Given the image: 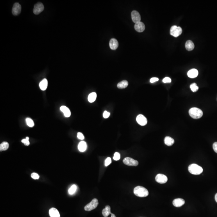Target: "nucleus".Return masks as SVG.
<instances>
[{"label":"nucleus","instance_id":"obj_1","mask_svg":"<svg viewBox=\"0 0 217 217\" xmlns=\"http://www.w3.org/2000/svg\"><path fill=\"white\" fill-rule=\"evenodd\" d=\"M133 193L136 196L140 197H146L149 194L148 190L140 186H137L134 188Z\"/></svg>","mask_w":217,"mask_h":217},{"label":"nucleus","instance_id":"obj_2","mask_svg":"<svg viewBox=\"0 0 217 217\" xmlns=\"http://www.w3.org/2000/svg\"><path fill=\"white\" fill-rule=\"evenodd\" d=\"M188 170L190 173L194 175L201 174L203 172V168L196 164L190 165L188 166Z\"/></svg>","mask_w":217,"mask_h":217},{"label":"nucleus","instance_id":"obj_3","mask_svg":"<svg viewBox=\"0 0 217 217\" xmlns=\"http://www.w3.org/2000/svg\"><path fill=\"white\" fill-rule=\"evenodd\" d=\"M189 114L192 118L195 119H198L202 117L203 112L201 110L198 108L193 107L189 110Z\"/></svg>","mask_w":217,"mask_h":217},{"label":"nucleus","instance_id":"obj_4","mask_svg":"<svg viewBox=\"0 0 217 217\" xmlns=\"http://www.w3.org/2000/svg\"><path fill=\"white\" fill-rule=\"evenodd\" d=\"M99 204V201L97 199L94 198L91 201L86 205L84 208L85 210L87 211H90L97 207Z\"/></svg>","mask_w":217,"mask_h":217},{"label":"nucleus","instance_id":"obj_5","mask_svg":"<svg viewBox=\"0 0 217 217\" xmlns=\"http://www.w3.org/2000/svg\"><path fill=\"white\" fill-rule=\"evenodd\" d=\"M183 30L180 27H177V26L174 25L171 27L170 30V34L174 37H177L181 35Z\"/></svg>","mask_w":217,"mask_h":217},{"label":"nucleus","instance_id":"obj_6","mask_svg":"<svg viewBox=\"0 0 217 217\" xmlns=\"http://www.w3.org/2000/svg\"><path fill=\"white\" fill-rule=\"evenodd\" d=\"M123 162L125 165L129 166H137L138 162L130 157H126L123 160Z\"/></svg>","mask_w":217,"mask_h":217},{"label":"nucleus","instance_id":"obj_7","mask_svg":"<svg viewBox=\"0 0 217 217\" xmlns=\"http://www.w3.org/2000/svg\"><path fill=\"white\" fill-rule=\"evenodd\" d=\"M44 9V5L41 3H38L35 5L33 12L35 15H38L42 12Z\"/></svg>","mask_w":217,"mask_h":217},{"label":"nucleus","instance_id":"obj_8","mask_svg":"<svg viewBox=\"0 0 217 217\" xmlns=\"http://www.w3.org/2000/svg\"><path fill=\"white\" fill-rule=\"evenodd\" d=\"M155 179L157 183L160 184L165 183L168 181L167 177L165 174H157L156 177Z\"/></svg>","mask_w":217,"mask_h":217},{"label":"nucleus","instance_id":"obj_9","mask_svg":"<svg viewBox=\"0 0 217 217\" xmlns=\"http://www.w3.org/2000/svg\"><path fill=\"white\" fill-rule=\"evenodd\" d=\"M136 121L139 124L142 126H145L148 122L146 118L142 114L138 115L136 117Z\"/></svg>","mask_w":217,"mask_h":217},{"label":"nucleus","instance_id":"obj_10","mask_svg":"<svg viewBox=\"0 0 217 217\" xmlns=\"http://www.w3.org/2000/svg\"><path fill=\"white\" fill-rule=\"evenodd\" d=\"M21 5L19 3H16L14 4L12 9V14L15 16L18 15L21 12Z\"/></svg>","mask_w":217,"mask_h":217},{"label":"nucleus","instance_id":"obj_11","mask_svg":"<svg viewBox=\"0 0 217 217\" xmlns=\"http://www.w3.org/2000/svg\"><path fill=\"white\" fill-rule=\"evenodd\" d=\"M131 18L133 21L136 23L140 22L141 21V16L139 12L136 11H133L131 13Z\"/></svg>","mask_w":217,"mask_h":217},{"label":"nucleus","instance_id":"obj_12","mask_svg":"<svg viewBox=\"0 0 217 217\" xmlns=\"http://www.w3.org/2000/svg\"><path fill=\"white\" fill-rule=\"evenodd\" d=\"M134 28L137 32H142L144 31L145 29V26L144 23L140 21L135 23L134 26Z\"/></svg>","mask_w":217,"mask_h":217},{"label":"nucleus","instance_id":"obj_13","mask_svg":"<svg viewBox=\"0 0 217 217\" xmlns=\"http://www.w3.org/2000/svg\"><path fill=\"white\" fill-rule=\"evenodd\" d=\"M185 203V201L183 199L181 198H177L174 199L172 202V204L174 206L176 207H180L184 205Z\"/></svg>","mask_w":217,"mask_h":217},{"label":"nucleus","instance_id":"obj_14","mask_svg":"<svg viewBox=\"0 0 217 217\" xmlns=\"http://www.w3.org/2000/svg\"><path fill=\"white\" fill-rule=\"evenodd\" d=\"M119 44L117 39L113 38L111 39L110 42V48L112 50H115L118 48Z\"/></svg>","mask_w":217,"mask_h":217},{"label":"nucleus","instance_id":"obj_15","mask_svg":"<svg viewBox=\"0 0 217 217\" xmlns=\"http://www.w3.org/2000/svg\"><path fill=\"white\" fill-rule=\"evenodd\" d=\"M49 214L51 217H60L59 211L55 208H51L49 210Z\"/></svg>","mask_w":217,"mask_h":217},{"label":"nucleus","instance_id":"obj_16","mask_svg":"<svg viewBox=\"0 0 217 217\" xmlns=\"http://www.w3.org/2000/svg\"><path fill=\"white\" fill-rule=\"evenodd\" d=\"M60 110L64 113V115L66 117H69L71 116V112L69 109L65 106H62L60 107Z\"/></svg>","mask_w":217,"mask_h":217},{"label":"nucleus","instance_id":"obj_17","mask_svg":"<svg viewBox=\"0 0 217 217\" xmlns=\"http://www.w3.org/2000/svg\"><path fill=\"white\" fill-rule=\"evenodd\" d=\"M198 75V71L196 69H192L188 71L187 75L190 78H195L197 77Z\"/></svg>","mask_w":217,"mask_h":217},{"label":"nucleus","instance_id":"obj_18","mask_svg":"<svg viewBox=\"0 0 217 217\" xmlns=\"http://www.w3.org/2000/svg\"><path fill=\"white\" fill-rule=\"evenodd\" d=\"M185 48L188 51H192L194 48V43L191 40H188L186 42L185 45Z\"/></svg>","mask_w":217,"mask_h":217},{"label":"nucleus","instance_id":"obj_19","mask_svg":"<svg viewBox=\"0 0 217 217\" xmlns=\"http://www.w3.org/2000/svg\"><path fill=\"white\" fill-rule=\"evenodd\" d=\"M165 143L168 146H171L174 144V140L173 138L169 136H167L164 140Z\"/></svg>","mask_w":217,"mask_h":217},{"label":"nucleus","instance_id":"obj_20","mask_svg":"<svg viewBox=\"0 0 217 217\" xmlns=\"http://www.w3.org/2000/svg\"><path fill=\"white\" fill-rule=\"evenodd\" d=\"M48 82L47 79H43L39 83V86L40 89L42 90H46L48 87Z\"/></svg>","mask_w":217,"mask_h":217},{"label":"nucleus","instance_id":"obj_21","mask_svg":"<svg viewBox=\"0 0 217 217\" xmlns=\"http://www.w3.org/2000/svg\"><path fill=\"white\" fill-rule=\"evenodd\" d=\"M87 144L84 141L80 142L78 145V149L81 152H84L87 149Z\"/></svg>","mask_w":217,"mask_h":217},{"label":"nucleus","instance_id":"obj_22","mask_svg":"<svg viewBox=\"0 0 217 217\" xmlns=\"http://www.w3.org/2000/svg\"><path fill=\"white\" fill-rule=\"evenodd\" d=\"M111 213L110 207L109 206H106L102 211V214L104 217H108Z\"/></svg>","mask_w":217,"mask_h":217},{"label":"nucleus","instance_id":"obj_23","mask_svg":"<svg viewBox=\"0 0 217 217\" xmlns=\"http://www.w3.org/2000/svg\"><path fill=\"white\" fill-rule=\"evenodd\" d=\"M128 85V83L126 80H124L123 81L119 82L117 85V87L119 89H125Z\"/></svg>","mask_w":217,"mask_h":217},{"label":"nucleus","instance_id":"obj_24","mask_svg":"<svg viewBox=\"0 0 217 217\" xmlns=\"http://www.w3.org/2000/svg\"><path fill=\"white\" fill-rule=\"evenodd\" d=\"M97 98V94L94 92H92L89 94L88 101L90 103H93L95 101Z\"/></svg>","mask_w":217,"mask_h":217},{"label":"nucleus","instance_id":"obj_25","mask_svg":"<svg viewBox=\"0 0 217 217\" xmlns=\"http://www.w3.org/2000/svg\"><path fill=\"white\" fill-rule=\"evenodd\" d=\"M9 144L7 142H3L0 145V151H6L9 148Z\"/></svg>","mask_w":217,"mask_h":217},{"label":"nucleus","instance_id":"obj_26","mask_svg":"<svg viewBox=\"0 0 217 217\" xmlns=\"http://www.w3.org/2000/svg\"><path fill=\"white\" fill-rule=\"evenodd\" d=\"M26 123H27V125L28 126L32 128V127H33L34 126V122H33V121L32 119H31V118H26Z\"/></svg>","mask_w":217,"mask_h":217},{"label":"nucleus","instance_id":"obj_27","mask_svg":"<svg viewBox=\"0 0 217 217\" xmlns=\"http://www.w3.org/2000/svg\"><path fill=\"white\" fill-rule=\"evenodd\" d=\"M190 88L192 91L193 92H196L199 89V87L197 85V84L195 83H193L191 85Z\"/></svg>","mask_w":217,"mask_h":217},{"label":"nucleus","instance_id":"obj_28","mask_svg":"<svg viewBox=\"0 0 217 217\" xmlns=\"http://www.w3.org/2000/svg\"><path fill=\"white\" fill-rule=\"evenodd\" d=\"M76 190V186L75 185H73L72 186L69 190V193L70 194H73L75 192Z\"/></svg>","mask_w":217,"mask_h":217},{"label":"nucleus","instance_id":"obj_29","mask_svg":"<svg viewBox=\"0 0 217 217\" xmlns=\"http://www.w3.org/2000/svg\"><path fill=\"white\" fill-rule=\"evenodd\" d=\"M120 158V154L119 153H118V152H116L114 154V156L113 157V159L115 160H116V161H117V160H119Z\"/></svg>","mask_w":217,"mask_h":217},{"label":"nucleus","instance_id":"obj_30","mask_svg":"<svg viewBox=\"0 0 217 217\" xmlns=\"http://www.w3.org/2000/svg\"><path fill=\"white\" fill-rule=\"evenodd\" d=\"M112 163V159L110 157H108L107 159H106L105 161V166L106 167L108 166L110 164Z\"/></svg>","mask_w":217,"mask_h":217},{"label":"nucleus","instance_id":"obj_31","mask_svg":"<svg viewBox=\"0 0 217 217\" xmlns=\"http://www.w3.org/2000/svg\"><path fill=\"white\" fill-rule=\"evenodd\" d=\"M31 177L34 179H39V175L36 173H32L31 174Z\"/></svg>","mask_w":217,"mask_h":217},{"label":"nucleus","instance_id":"obj_32","mask_svg":"<svg viewBox=\"0 0 217 217\" xmlns=\"http://www.w3.org/2000/svg\"><path fill=\"white\" fill-rule=\"evenodd\" d=\"M162 82L164 83H170L171 82V80L169 77H166L163 79Z\"/></svg>","mask_w":217,"mask_h":217},{"label":"nucleus","instance_id":"obj_33","mask_svg":"<svg viewBox=\"0 0 217 217\" xmlns=\"http://www.w3.org/2000/svg\"><path fill=\"white\" fill-rule=\"evenodd\" d=\"M21 142H22V143H23L25 146H29L30 144L29 140H28V139H26V138L25 139H23L21 140Z\"/></svg>","mask_w":217,"mask_h":217},{"label":"nucleus","instance_id":"obj_34","mask_svg":"<svg viewBox=\"0 0 217 217\" xmlns=\"http://www.w3.org/2000/svg\"><path fill=\"white\" fill-rule=\"evenodd\" d=\"M77 137H78V139H80V140H84V138H85V137H84V135H83V134L80 132L78 133V134H77Z\"/></svg>","mask_w":217,"mask_h":217},{"label":"nucleus","instance_id":"obj_35","mask_svg":"<svg viewBox=\"0 0 217 217\" xmlns=\"http://www.w3.org/2000/svg\"><path fill=\"white\" fill-rule=\"evenodd\" d=\"M110 113L108 112H107L106 111H105L103 113V117H104V118H107L109 117V116H110Z\"/></svg>","mask_w":217,"mask_h":217},{"label":"nucleus","instance_id":"obj_36","mask_svg":"<svg viewBox=\"0 0 217 217\" xmlns=\"http://www.w3.org/2000/svg\"><path fill=\"white\" fill-rule=\"evenodd\" d=\"M158 80H159V79L158 78L154 77V78H151V80H150V82L151 83H154V82L158 81Z\"/></svg>","mask_w":217,"mask_h":217},{"label":"nucleus","instance_id":"obj_37","mask_svg":"<svg viewBox=\"0 0 217 217\" xmlns=\"http://www.w3.org/2000/svg\"><path fill=\"white\" fill-rule=\"evenodd\" d=\"M213 150L214 151L217 153V142H215V143H213Z\"/></svg>","mask_w":217,"mask_h":217},{"label":"nucleus","instance_id":"obj_38","mask_svg":"<svg viewBox=\"0 0 217 217\" xmlns=\"http://www.w3.org/2000/svg\"><path fill=\"white\" fill-rule=\"evenodd\" d=\"M111 217H116V216H115V214H113V213H111Z\"/></svg>","mask_w":217,"mask_h":217},{"label":"nucleus","instance_id":"obj_39","mask_svg":"<svg viewBox=\"0 0 217 217\" xmlns=\"http://www.w3.org/2000/svg\"><path fill=\"white\" fill-rule=\"evenodd\" d=\"M215 201H216V202L217 203V193H216V194H215Z\"/></svg>","mask_w":217,"mask_h":217}]
</instances>
